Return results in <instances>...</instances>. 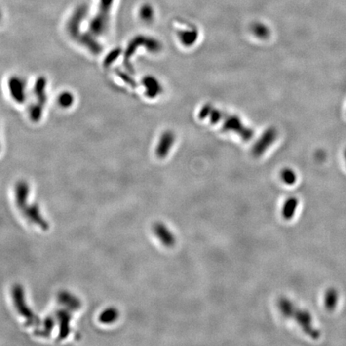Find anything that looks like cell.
Listing matches in <instances>:
<instances>
[{"instance_id": "obj_21", "label": "cell", "mask_w": 346, "mask_h": 346, "mask_svg": "<svg viewBox=\"0 0 346 346\" xmlns=\"http://www.w3.org/2000/svg\"><path fill=\"white\" fill-rule=\"evenodd\" d=\"M344 158H345V160H346V149H345V151H344Z\"/></svg>"}, {"instance_id": "obj_17", "label": "cell", "mask_w": 346, "mask_h": 346, "mask_svg": "<svg viewBox=\"0 0 346 346\" xmlns=\"http://www.w3.org/2000/svg\"><path fill=\"white\" fill-rule=\"evenodd\" d=\"M280 178L282 180L283 182L288 185H293L297 182L298 180V176L296 174V172L291 169V168H284L280 172Z\"/></svg>"}, {"instance_id": "obj_4", "label": "cell", "mask_w": 346, "mask_h": 346, "mask_svg": "<svg viewBox=\"0 0 346 346\" xmlns=\"http://www.w3.org/2000/svg\"><path fill=\"white\" fill-rule=\"evenodd\" d=\"M291 319H294L305 334L309 336L310 338L318 339L321 337L320 331L312 325V315L307 310L301 309L296 306Z\"/></svg>"}, {"instance_id": "obj_6", "label": "cell", "mask_w": 346, "mask_h": 346, "mask_svg": "<svg viewBox=\"0 0 346 346\" xmlns=\"http://www.w3.org/2000/svg\"><path fill=\"white\" fill-rule=\"evenodd\" d=\"M153 231L159 241L167 248H172L176 244V236L164 223L155 222L153 225Z\"/></svg>"}, {"instance_id": "obj_18", "label": "cell", "mask_w": 346, "mask_h": 346, "mask_svg": "<svg viewBox=\"0 0 346 346\" xmlns=\"http://www.w3.org/2000/svg\"><path fill=\"white\" fill-rule=\"evenodd\" d=\"M140 14L142 19H144L145 21H149L153 17V8L149 5L143 6L140 9Z\"/></svg>"}, {"instance_id": "obj_19", "label": "cell", "mask_w": 346, "mask_h": 346, "mask_svg": "<svg viewBox=\"0 0 346 346\" xmlns=\"http://www.w3.org/2000/svg\"><path fill=\"white\" fill-rule=\"evenodd\" d=\"M253 32H255L256 35L257 37H263V38H266L269 36V30L268 28H266L265 25H261V24H257L254 27V29H253Z\"/></svg>"}, {"instance_id": "obj_9", "label": "cell", "mask_w": 346, "mask_h": 346, "mask_svg": "<svg viewBox=\"0 0 346 346\" xmlns=\"http://www.w3.org/2000/svg\"><path fill=\"white\" fill-rule=\"evenodd\" d=\"M58 299L61 305L71 311H77L80 308V301L77 297H75L68 292H61L59 294Z\"/></svg>"}, {"instance_id": "obj_11", "label": "cell", "mask_w": 346, "mask_h": 346, "mask_svg": "<svg viewBox=\"0 0 346 346\" xmlns=\"http://www.w3.org/2000/svg\"><path fill=\"white\" fill-rule=\"evenodd\" d=\"M299 200L295 196H290L285 200L282 208V217L286 221H290L295 215L296 211L298 209Z\"/></svg>"}, {"instance_id": "obj_1", "label": "cell", "mask_w": 346, "mask_h": 346, "mask_svg": "<svg viewBox=\"0 0 346 346\" xmlns=\"http://www.w3.org/2000/svg\"><path fill=\"white\" fill-rule=\"evenodd\" d=\"M29 196V186L25 181L18 183L15 187V200L18 208L24 214L26 219L35 224L43 230L49 229V224L41 214L39 207L37 204H30L28 203Z\"/></svg>"}, {"instance_id": "obj_5", "label": "cell", "mask_w": 346, "mask_h": 346, "mask_svg": "<svg viewBox=\"0 0 346 346\" xmlns=\"http://www.w3.org/2000/svg\"><path fill=\"white\" fill-rule=\"evenodd\" d=\"M114 0H100V11L91 21V30L95 34L100 35L105 30L108 16Z\"/></svg>"}, {"instance_id": "obj_3", "label": "cell", "mask_w": 346, "mask_h": 346, "mask_svg": "<svg viewBox=\"0 0 346 346\" xmlns=\"http://www.w3.org/2000/svg\"><path fill=\"white\" fill-rule=\"evenodd\" d=\"M13 302L20 316L27 321V325L32 326L40 325V319L36 315L26 302L24 289L20 285H15L12 289Z\"/></svg>"}, {"instance_id": "obj_16", "label": "cell", "mask_w": 346, "mask_h": 346, "mask_svg": "<svg viewBox=\"0 0 346 346\" xmlns=\"http://www.w3.org/2000/svg\"><path fill=\"white\" fill-rule=\"evenodd\" d=\"M11 91L12 92V96L19 101H22L24 99V85L21 80L17 79H13L11 81Z\"/></svg>"}, {"instance_id": "obj_10", "label": "cell", "mask_w": 346, "mask_h": 346, "mask_svg": "<svg viewBox=\"0 0 346 346\" xmlns=\"http://www.w3.org/2000/svg\"><path fill=\"white\" fill-rule=\"evenodd\" d=\"M338 299H339V293L338 290L334 287L329 288L325 291V296H324V306L325 309L329 312L334 311L338 306Z\"/></svg>"}, {"instance_id": "obj_14", "label": "cell", "mask_w": 346, "mask_h": 346, "mask_svg": "<svg viewBox=\"0 0 346 346\" xmlns=\"http://www.w3.org/2000/svg\"><path fill=\"white\" fill-rule=\"evenodd\" d=\"M119 313L118 309L113 307L106 308L104 310L101 314L99 316V321L103 324H112L116 321L117 319L119 317Z\"/></svg>"}, {"instance_id": "obj_2", "label": "cell", "mask_w": 346, "mask_h": 346, "mask_svg": "<svg viewBox=\"0 0 346 346\" xmlns=\"http://www.w3.org/2000/svg\"><path fill=\"white\" fill-rule=\"evenodd\" d=\"M200 118H209L213 123H221L224 129L240 134L244 140L253 137V131L246 128L238 117L225 115L213 107L204 106L200 113Z\"/></svg>"}, {"instance_id": "obj_22", "label": "cell", "mask_w": 346, "mask_h": 346, "mask_svg": "<svg viewBox=\"0 0 346 346\" xmlns=\"http://www.w3.org/2000/svg\"><path fill=\"white\" fill-rule=\"evenodd\" d=\"M1 18H2V12L0 11V20H1Z\"/></svg>"}, {"instance_id": "obj_13", "label": "cell", "mask_w": 346, "mask_h": 346, "mask_svg": "<svg viewBox=\"0 0 346 346\" xmlns=\"http://www.w3.org/2000/svg\"><path fill=\"white\" fill-rule=\"evenodd\" d=\"M278 308L280 313L284 317L291 319L293 316V311L295 309L296 306L289 298L282 297L278 300Z\"/></svg>"}, {"instance_id": "obj_20", "label": "cell", "mask_w": 346, "mask_h": 346, "mask_svg": "<svg viewBox=\"0 0 346 346\" xmlns=\"http://www.w3.org/2000/svg\"><path fill=\"white\" fill-rule=\"evenodd\" d=\"M60 103L62 106L68 107L70 106L71 104L73 102V96L72 94L65 93L63 94L60 97Z\"/></svg>"}, {"instance_id": "obj_15", "label": "cell", "mask_w": 346, "mask_h": 346, "mask_svg": "<svg viewBox=\"0 0 346 346\" xmlns=\"http://www.w3.org/2000/svg\"><path fill=\"white\" fill-rule=\"evenodd\" d=\"M54 326H55V318L51 317V316H48L46 320H44L42 327L38 328V329L35 331V334L38 337L47 338L51 334V331L53 330Z\"/></svg>"}, {"instance_id": "obj_7", "label": "cell", "mask_w": 346, "mask_h": 346, "mask_svg": "<svg viewBox=\"0 0 346 346\" xmlns=\"http://www.w3.org/2000/svg\"><path fill=\"white\" fill-rule=\"evenodd\" d=\"M56 319L59 323L60 332H59V340H62L66 338L70 334V322L72 319V315L69 312V309L59 310L56 312Z\"/></svg>"}, {"instance_id": "obj_8", "label": "cell", "mask_w": 346, "mask_h": 346, "mask_svg": "<svg viewBox=\"0 0 346 346\" xmlns=\"http://www.w3.org/2000/svg\"><path fill=\"white\" fill-rule=\"evenodd\" d=\"M276 137H277L276 130L273 129V128L268 130L267 132L264 134L263 137L260 140L257 146L256 145L255 148H254V151H253L254 155L256 156H260V155H262V153L266 151L268 147H269L270 145L273 144Z\"/></svg>"}, {"instance_id": "obj_12", "label": "cell", "mask_w": 346, "mask_h": 346, "mask_svg": "<svg viewBox=\"0 0 346 346\" xmlns=\"http://www.w3.org/2000/svg\"><path fill=\"white\" fill-rule=\"evenodd\" d=\"M174 141V136L170 132H167L164 134V136L161 138L159 142L157 149V155L159 158H164L168 155V152L171 149V146Z\"/></svg>"}]
</instances>
